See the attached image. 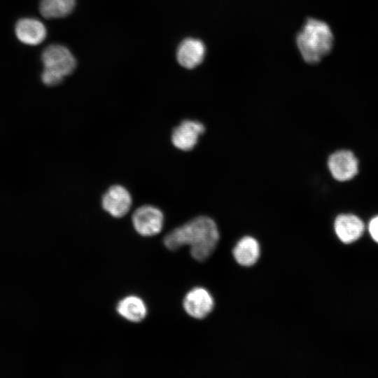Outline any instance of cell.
<instances>
[{
	"label": "cell",
	"instance_id": "10",
	"mask_svg": "<svg viewBox=\"0 0 378 378\" xmlns=\"http://www.w3.org/2000/svg\"><path fill=\"white\" fill-rule=\"evenodd\" d=\"M15 32L20 42L29 46L41 43L47 34L43 23L32 18L19 20L15 24Z\"/></svg>",
	"mask_w": 378,
	"mask_h": 378
},
{
	"label": "cell",
	"instance_id": "12",
	"mask_svg": "<svg viewBox=\"0 0 378 378\" xmlns=\"http://www.w3.org/2000/svg\"><path fill=\"white\" fill-rule=\"evenodd\" d=\"M232 253L235 260L241 265L250 267L259 259L260 245L258 241L251 237L241 238L234 247Z\"/></svg>",
	"mask_w": 378,
	"mask_h": 378
},
{
	"label": "cell",
	"instance_id": "5",
	"mask_svg": "<svg viewBox=\"0 0 378 378\" xmlns=\"http://www.w3.org/2000/svg\"><path fill=\"white\" fill-rule=\"evenodd\" d=\"M328 164L332 176L340 181H349L358 172V160L349 150L335 152L329 157Z\"/></svg>",
	"mask_w": 378,
	"mask_h": 378
},
{
	"label": "cell",
	"instance_id": "13",
	"mask_svg": "<svg viewBox=\"0 0 378 378\" xmlns=\"http://www.w3.org/2000/svg\"><path fill=\"white\" fill-rule=\"evenodd\" d=\"M116 309L122 317L134 323L141 321L147 315L145 303L134 295H130L120 300Z\"/></svg>",
	"mask_w": 378,
	"mask_h": 378
},
{
	"label": "cell",
	"instance_id": "1",
	"mask_svg": "<svg viewBox=\"0 0 378 378\" xmlns=\"http://www.w3.org/2000/svg\"><path fill=\"white\" fill-rule=\"evenodd\" d=\"M218 239L219 232L216 223L208 216H201L169 232L163 242L172 251L188 245L192 258L204 261L212 254Z\"/></svg>",
	"mask_w": 378,
	"mask_h": 378
},
{
	"label": "cell",
	"instance_id": "7",
	"mask_svg": "<svg viewBox=\"0 0 378 378\" xmlns=\"http://www.w3.org/2000/svg\"><path fill=\"white\" fill-rule=\"evenodd\" d=\"M104 209L115 218L124 216L130 210L132 197L124 187L115 185L104 193L102 202Z\"/></svg>",
	"mask_w": 378,
	"mask_h": 378
},
{
	"label": "cell",
	"instance_id": "16",
	"mask_svg": "<svg viewBox=\"0 0 378 378\" xmlns=\"http://www.w3.org/2000/svg\"><path fill=\"white\" fill-rule=\"evenodd\" d=\"M368 230L372 238L378 243V216L374 217L370 221Z\"/></svg>",
	"mask_w": 378,
	"mask_h": 378
},
{
	"label": "cell",
	"instance_id": "2",
	"mask_svg": "<svg viewBox=\"0 0 378 378\" xmlns=\"http://www.w3.org/2000/svg\"><path fill=\"white\" fill-rule=\"evenodd\" d=\"M334 36L329 25L320 20L308 18L296 36V44L302 59L316 64L330 52Z\"/></svg>",
	"mask_w": 378,
	"mask_h": 378
},
{
	"label": "cell",
	"instance_id": "15",
	"mask_svg": "<svg viewBox=\"0 0 378 378\" xmlns=\"http://www.w3.org/2000/svg\"><path fill=\"white\" fill-rule=\"evenodd\" d=\"M64 76L60 73L48 68H44L41 74L43 83L48 86H52L59 84Z\"/></svg>",
	"mask_w": 378,
	"mask_h": 378
},
{
	"label": "cell",
	"instance_id": "11",
	"mask_svg": "<svg viewBox=\"0 0 378 378\" xmlns=\"http://www.w3.org/2000/svg\"><path fill=\"white\" fill-rule=\"evenodd\" d=\"M334 227L339 239L346 244L357 240L365 228L363 221L353 214L339 215L335 220Z\"/></svg>",
	"mask_w": 378,
	"mask_h": 378
},
{
	"label": "cell",
	"instance_id": "3",
	"mask_svg": "<svg viewBox=\"0 0 378 378\" xmlns=\"http://www.w3.org/2000/svg\"><path fill=\"white\" fill-rule=\"evenodd\" d=\"M164 216L158 208L144 205L133 214L132 223L135 230L141 235L150 237L158 234L162 229Z\"/></svg>",
	"mask_w": 378,
	"mask_h": 378
},
{
	"label": "cell",
	"instance_id": "6",
	"mask_svg": "<svg viewBox=\"0 0 378 378\" xmlns=\"http://www.w3.org/2000/svg\"><path fill=\"white\" fill-rule=\"evenodd\" d=\"M183 304L188 315L201 319L212 311L214 302L212 296L206 289L195 288L186 294Z\"/></svg>",
	"mask_w": 378,
	"mask_h": 378
},
{
	"label": "cell",
	"instance_id": "8",
	"mask_svg": "<svg viewBox=\"0 0 378 378\" xmlns=\"http://www.w3.org/2000/svg\"><path fill=\"white\" fill-rule=\"evenodd\" d=\"M204 132V127L201 122L186 120L173 130L172 141L176 148L188 151L195 147Z\"/></svg>",
	"mask_w": 378,
	"mask_h": 378
},
{
	"label": "cell",
	"instance_id": "4",
	"mask_svg": "<svg viewBox=\"0 0 378 378\" xmlns=\"http://www.w3.org/2000/svg\"><path fill=\"white\" fill-rule=\"evenodd\" d=\"M44 68L53 69L64 76L70 74L76 67V59L66 47L54 44L48 46L42 53Z\"/></svg>",
	"mask_w": 378,
	"mask_h": 378
},
{
	"label": "cell",
	"instance_id": "9",
	"mask_svg": "<svg viewBox=\"0 0 378 378\" xmlns=\"http://www.w3.org/2000/svg\"><path fill=\"white\" fill-rule=\"evenodd\" d=\"M206 48L204 43L195 38H187L182 41L176 50V59L181 66L192 69L204 60Z\"/></svg>",
	"mask_w": 378,
	"mask_h": 378
},
{
	"label": "cell",
	"instance_id": "14",
	"mask_svg": "<svg viewBox=\"0 0 378 378\" xmlns=\"http://www.w3.org/2000/svg\"><path fill=\"white\" fill-rule=\"evenodd\" d=\"M75 4V0H41L39 10L46 18H63L73 10Z\"/></svg>",
	"mask_w": 378,
	"mask_h": 378
}]
</instances>
